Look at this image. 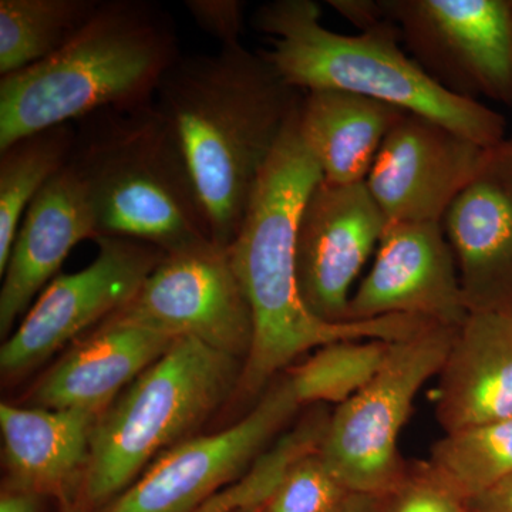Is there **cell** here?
I'll return each instance as SVG.
<instances>
[{
  "mask_svg": "<svg viewBox=\"0 0 512 512\" xmlns=\"http://www.w3.org/2000/svg\"><path fill=\"white\" fill-rule=\"evenodd\" d=\"M39 498L26 491L8 488L0 498V512H39Z\"/></svg>",
  "mask_w": 512,
  "mask_h": 512,
  "instance_id": "31",
  "label": "cell"
},
{
  "mask_svg": "<svg viewBox=\"0 0 512 512\" xmlns=\"http://www.w3.org/2000/svg\"><path fill=\"white\" fill-rule=\"evenodd\" d=\"M456 256L443 224H393L375 261L353 291L349 322L414 316L460 328L468 316Z\"/></svg>",
  "mask_w": 512,
  "mask_h": 512,
  "instance_id": "14",
  "label": "cell"
},
{
  "mask_svg": "<svg viewBox=\"0 0 512 512\" xmlns=\"http://www.w3.org/2000/svg\"><path fill=\"white\" fill-rule=\"evenodd\" d=\"M349 494L316 451L288 471L259 512H335Z\"/></svg>",
  "mask_w": 512,
  "mask_h": 512,
  "instance_id": "25",
  "label": "cell"
},
{
  "mask_svg": "<svg viewBox=\"0 0 512 512\" xmlns=\"http://www.w3.org/2000/svg\"><path fill=\"white\" fill-rule=\"evenodd\" d=\"M390 504H392V494L350 493L335 512H390Z\"/></svg>",
  "mask_w": 512,
  "mask_h": 512,
  "instance_id": "30",
  "label": "cell"
},
{
  "mask_svg": "<svg viewBox=\"0 0 512 512\" xmlns=\"http://www.w3.org/2000/svg\"><path fill=\"white\" fill-rule=\"evenodd\" d=\"M441 224L468 312H512V136L485 150Z\"/></svg>",
  "mask_w": 512,
  "mask_h": 512,
  "instance_id": "15",
  "label": "cell"
},
{
  "mask_svg": "<svg viewBox=\"0 0 512 512\" xmlns=\"http://www.w3.org/2000/svg\"><path fill=\"white\" fill-rule=\"evenodd\" d=\"M303 93L242 45L181 56L164 74L154 103L183 150L215 247L237 237Z\"/></svg>",
  "mask_w": 512,
  "mask_h": 512,
  "instance_id": "1",
  "label": "cell"
},
{
  "mask_svg": "<svg viewBox=\"0 0 512 512\" xmlns=\"http://www.w3.org/2000/svg\"><path fill=\"white\" fill-rule=\"evenodd\" d=\"M414 60L447 92L512 106V0H382Z\"/></svg>",
  "mask_w": 512,
  "mask_h": 512,
  "instance_id": "8",
  "label": "cell"
},
{
  "mask_svg": "<svg viewBox=\"0 0 512 512\" xmlns=\"http://www.w3.org/2000/svg\"><path fill=\"white\" fill-rule=\"evenodd\" d=\"M393 342L342 340L316 349L289 370L293 394L301 406H340L359 393L382 369Z\"/></svg>",
  "mask_w": 512,
  "mask_h": 512,
  "instance_id": "24",
  "label": "cell"
},
{
  "mask_svg": "<svg viewBox=\"0 0 512 512\" xmlns=\"http://www.w3.org/2000/svg\"><path fill=\"white\" fill-rule=\"evenodd\" d=\"M262 508V507H261ZM261 508H258V510H254V511H247V512H259L261 511Z\"/></svg>",
  "mask_w": 512,
  "mask_h": 512,
  "instance_id": "32",
  "label": "cell"
},
{
  "mask_svg": "<svg viewBox=\"0 0 512 512\" xmlns=\"http://www.w3.org/2000/svg\"><path fill=\"white\" fill-rule=\"evenodd\" d=\"M185 8L198 28L217 39L221 47L241 45L245 3L239 0H187Z\"/></svg>",
  "mask_w": 512,
  "mask_h": 512,
  "instance_id": "27",
  "label": "cell"
},
{
  "mask_svg": "<svg viewBox=\"0 0 512 512\" xmlns=\"http://www.w3.org/2000/svg\"><path fill=\"white\" fill-rule=\"evenodd\" d=\"M241 360L180 338L100 414L82 484L99 511L140 477L164 448L183 439L238 387ZM174 447V446H173Z\"/></svg>",
  "mask_w": 512,
  "mask_h": 512,
  "instance_id": "6",
  "label": "cell"
},
{
  "mask_svg": "<svg viewBox=\"0 0 512 512\" xmlns=\"http://www.w3.org/2000/svg\"><path fill=\"white\" fill-rule=\"evenodd\" d=\"M437 377L444 433L511 419L512 312L468 313Z\"/></svg>",
  "mask_w": 512,
  "mask_h": 512,
  "instance_id": "17",
  "label": "cell"
},
{
  "mask_svg": "<svg viewBox=\"0 0 512 512\" xmlns=\"http://www.w3.org/2000/svg\"><path fill=\"white\" fill-rule=\"evenodd\" d=\"M173 16L151 0H101L49 59L0 79V150L99 111L151 103L180 57Z\"/></svg>",
  "mask_w": 512,
  "mask_h": 512,
  "instance_id": "3",
  "label": "cell"
},
{
  "mask_svg": "<svg viewBox=\"0 0 512 512\" xmlns=\"http://www.w3.org/2000/svg\"><path fill=\"white\" fill-rule=\"evenodd\" d=\"M487 148L444 124L406 113L384 138L365 183L389 225L441 224Z\"/></svg>",
  "mask_w": 512,
  "mask_h": 512,
  "instance_id": "13",
  "label": "cell"
},
{
  "mask_svg": "<svg viewBox=\"0 0 512 512\" xmlns=\"http://www.w3.org/2000/svg\"><path fill=\"white\" fill-rule=\"evenodd\" d=\"M76 124H60L0 150V275L8 265L20 222L37 194L72 158Z\"/></svg>",
  "mask_w": 512,
  "mask_h": 512,
  "instance_id": "21",
  "label": "cell"
},
{
  "mask_svg": "<svg viewBox=\"0 0 512 512\" xmlns=\"http://www.w3.org/2000/svg\"><path fill=\"white\" fill-rule=\"evenodd\" d=\"M96 239V217L89 191L76 165L69 163L29 205L13 242L0 289V335L9 338L29 312L37 293L56 275L70 251Z\"/></svg>",
  "mask_w": 512,
  "mask_h": 512,
  "instance_id": "16",
  "label": "cell"
},
{
  "mask_svg": "<svg viewBox=\"0 0 512 512\" xmlns=\"http://www.w3.org/2000/svg\"><path fill=\"white\" fill-rule=\"evenodd\" d=\"M99 417L82 410L2 403L0 430L9 488L67 503L86 476Z\"/></svg>",
  "mask_w": 512,
  "mask_h": 512,
  "instance_id": "19",
  "label": "cell"
},
{
  "mask_svg": "<svg viewBox=\"0 0 512 512\" xmlns=\"http://www.w3.org/2000/svg\"><path fill=\"white\" fill-rule=\"evenodd\" d=\"M470 512H512V474L467 504Z\"/></svg>",
  "mask_w": 512,
  "mask_h": 512,
  "instance_id": "29",
  "label": "cell"
},
{
  "mask_svg": "<svg viewBox=\"0 0 512 512\" xmlns=\"http://www.w3.org/2000/svg\"><path fill=\"white\" fill-rule=\"evenodd\" d=\"M389 227L366 183L320 180L296 232V276L306 308L328 323L349 322L353 286Z\"/></svg>",
  "mask_w": 512,
  "mask_h": 512,
  "instance_id": "12",
  "label": "cell"
},
{
  "mask_svg": "<svg viewBox=\"0 0 512 512\" xmlns=\"http://www.w3.org/2000/svg\"><path fill=\"white\" fill-rule=\"evenodd\" d=\"M101 0H2L0 74L20 72L49 59L79 35Z\"/></svg>",
  "mask_w": 512,
  "mask_h": 512,
  "instance_id": "22",
  "label": "cell"
},
{
  "mask_svg": "<svg viewBox=\"0 0 512 512\" xmlns=\"http://www.w3.org/2000/svg\"><path fill=\"white\" fill-rule=\"evenodd\" d=\"M76 130L72 163L89 191L97 238L136 239L165 254L212 244L190 167L154 101L99 111Z\"/></svg>",
  "mask_w": 512,
  "mask_h": 512,
  "instance_id": "5",
  "label": "cell"
},
{
  "mask_svg": "<svg viewBox=\"0 0 512 512\" xmlns=\"http://www.w3.org/2000/svg\"><path fill=\"white\" fill-rule=\"evenodd\" d=\"M171 336L116 319L67 353L35 387L36 406L103 414L117 394L156 363L175 342Z\"/></svg>",
  "mask_w": 512,
  "mask_h": 512,
  "instance_id": "18",
  "label": "cell"
},
{
  "mask_svg": "<svg viewBox=\"0 0 512 512\" xmlns=\"http://www.w3.org/2000/svg\"><path fill=\"white\" fill-rule=\"evenodd\" d=\"M328 5L360 32L376 28L389 19L382 0H328Z\"/></svg>",
  "mask_w": 512,
  "mask_h": 512,
  "instance_id": "28",
  "label": "cell"
},
{
  "mask_svg": "<svg viewBox=\"0 0 512 512\" xmlns=\"http://www.w3.org/2000/svg\"><path fill=\"white\" fill-rule=\"evenodd\" d=\"M111 319L192 338L247 359L254 320L227 249L214 244L167 254L136 296Z\"/></svg>",
  "mask_w": 512,
  "mask_h": 512,
  "instance_id": "10",
  "label": "cell"
},
{
  "mask_svg": "<svg viewBox=\"0 0 512 512\" xmlns=\"http://www.w3.org/2000/svg\"><path fill=\"white\" fill-rule=\"evenodd\" d=\"M457 329L433 323L393 342L379 373L330 413L319 454L349 493L390 495L406 480L400 434L424 384L439 376Z\"/></svg>",
  "mask_w": 512,
  "mask_h": 512,
  "instance_id": "7",
  "label": "cell"
},
{
  "mask_svg": "<svg viewBox=\"0 0 512 512\" xmlns=\"http://www.w3.org/2000/svg\"><path fill=\"white\" fill-rule=\"evenodd\" d=\"M406 113L355 93L311 90L303 93L298 131L323 180L365 183L384 138Z\"/></svg>",
  "mask_w": 512,
  "mask_h": 512,
  "instance_id": "20",
  "label": "cell"
},
{
  "mask_svg": "<svg viewBox=\"0 0 512 512\" xmlns=\"http://www.w3.org/2000/svg\"><path fill=\"white\" fill-rule=\"evenodd\" d=\"M423 464L433 478L467 505L511 476L512 417L444 433Z\"/></svg>",
  "mask_w": 512,
  "mask_h": 512,
  "instance_id": "23",
  "label": "cell"
},
{
  "mask_svg": "<svg viewBox=\"0 0 512 512\" xmlns=\"http://www.w3.org/2000/svg\"><path fill=\"white\" fill-rule=\"evenodd\" d=\"M390 512H470L466 503L448 491L423 463L410 466L403 484L392 494Z\"/></svg>",
  "mask_w": 512,
  "mask_h": 512,
  "instance_id": "26",
  "label": "cell"
},
{
  "mask_svg": "<svg viewBox=\"0 0 512 512\" xmlns=\"http://www.w3.org/2000/svg\"><path fill=\"white\" fill-rule=\"evenodd\" d=\"M67 512H77V511H67Z\"/></svg>",
  "mask_w": 512,
  "mask_h": 512,
  "instance_id": "33",
  "label": "cell"
},
{
  "mask_svg": "<svg viewBox=\"0 0 512 512\" xmlns=\"http://www.w3.org/2000/svg\"><path fill=\"white\" fill-rule=\"evenodd\" d=\"M320 18L322 10L312 0H275L252 15V28L269 36L271 43L262 55L289 86L302 92L342 90L384 101L444 124L483 147L507 137L503 114L447 92L407 55L392 20L348 36L325 28Z\"/></svg>",
  "mask_w": 512,
  "mask_h": 512,
  "instance_id": "4",
  "label": "cell"
},
{
  "mask_svg": "<svg viewBox=\"0 0 512 512\" xmlns=\"http://www.w3.org/2000/svg\"><path fill=\"white\" fill-rule=\"evenodd\" d=\"M298 111L266 164L245 220L227 249L254 320V339L238 383L245 396L262 392L309 350L342 340L397 342L431 325L414 316L328 323L306 308L296 276V232L306 198L323 175L299 136Z\"/></svg>",
  "mask_w": 512,
  "mask_h": 512,
  "instance_id": "2",
  "label": "cell"
},
{
  "mask_svg": "<svg viewBox=\"0 0 512 512\" xmlns=\"http://www.w3.org/2000/svg\"><path fill=\"white\" fill-rule=\"evenodd\" d=\"M299 407L285 376L234 426L175 444L96 512H197L248 473Z\"/></svg>",
  "mask_w": 512,
  "mask_h": 512,
  "instance_id": "9",
  "label": "cell"
},
{
  "mask_svg": "<svg viewBox=\"0 0 512 512\" xmlns=\"http://www.w3.org/2000/svg\"><path fill=\"white\" fill-rule=\"evenodd\" d=\"M96 242L92 264L56 276L3 343V375L18 376L40 365L94 323L116 315L167 255L136 239L99 237Z\"/></svg>",
  "mask_w": 512,
  "mask_h": 512,
  "instance_id": "11",
  "label": "cell"
}]
</instances>
